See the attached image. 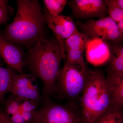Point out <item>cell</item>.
<instances>
[{
  "mask_svg": "<svg viewBox=\"0 0 123 123\" xmlns=\"http://www.w3.org/2000/svg\"><path fill=\"white\" fill-rule=\"evenodd\" d=\"M16 2L17 10L15 17L1 35L13 44L31 47L44 38L46 23L41 6L37 0Z\"/></svg>",
  "mask_w": 123,
  "mask_h": 123,
  "instance_id": "obj_1",
  "label": "cell"
},
{
  "mask_svg": "<svg viewBox=\"0 0 123 123\" xmlns=\"http://www.w3.org/2000/svg\"><path fill=\"white\" fill-rule=\"evenodd\" d=\"M27 64L31 74L41 80L43 96L54 93L55 86L64 59L61 47L56 40L43 38L31 46Z\"/></svg>",
  "mask_w": 123,
  "mask_h": 123,
  "instance_id": "obj_2",
  "label": "cell"
},
{
  "mask_svg": "<svg viewBox=\"0 0 123 123\" xmlns=\"http://www.w3.org/2000/svg\"><path fill=\"white\" fill-rule=\"evenodd\" d=\"M79 101L85 123H94L101 115L111 107L110 90L106 78L101 70H89Z\"/></svg>",
  "mask_w": 123,
  "mask_h": 123,
  "instance_id": "obj_3",
  "label": "cell"
},
{
  "mask_svg": "<svg viewBox=\"0 0 123 123\" xmlns=\"http://www.w3.org/2000/svg\"><path fill=\"white\" fill-rule=\"evenodd\" d=\"M89 70L65 62L59 73L54 93L69 103H76L85 88Z\"/></svg>",
  "mask_w": 123,
  "mask_h": 123,
  "instance_id": "obj_4",
  "label": "cell"
},
{
  "mask_svg": "<svg viewBox=\"0 0 123 123\" xmlns=\"http://www.w3.org/2000/svg\"><path fill=\"white\" fill-rule=\"evenodd\" d=\"M41 103L34 123H85L80 108L76 103L61 104L47 96H43Z\"/></svg>",
  "mask_w": 123,
  "mask_h": 123,
  "instance_id": "obj_5",
  "label": "cell"
},
{
  "mask_svg": "<svg viewBox=\"0 0 123 123\" xmlns=\"http://www.w3.org/2000/svg\"><path fill=\"white\" fill-rule=\"evenodd\" d=\"M78 25L82 32L89 37L101 40L121 43L123 35L117 23L109 16L97 20L89 19L85 23L79 22Z\"/></svg>",
  "mask_w": 123,
  "mask_h": 123,
  "instance_id": "obj_6",
  "label": "cell"
},
{
  "mask_svg": "<svg viewBox=\"0 0 123 123\" xmlns=\"http://www.w3.org/2000/svg\"><path fill=\"white\" fill-rule=\"evenodd\" d=\"M44 20L55 34L60 44L64 59H66L64 49L65 40L79 32L74 21L70 16L63 15L54 16L47 11L43 13Z\"/></svg>",
  "mask_w": 123,
  "mask_h": 123,
  "instance_id": "obj_7",
  "label": "cell"
},
{
  "mask_svg": "<svg viewBox=\"0 0 123 123\" xmlns=\"http://www.w3.org/2000/svg\"><path fill=\"white\" fill-rule=\"evenodd\" d=\"M67 4L73 15L78 19H98L106 17L107 9L102 0H72Z\"/></svg>",
  "mask_w": 123,
  "mask_h": 123,
  "instance_id": "obj_8",
  "label": "cell"
},
{
  "mask_svg": "<svg viewBox=\"0 0 123 123\" xmlns=\"http://www.w3.org/2000/svg\"><path fill=\"white\" fill-rule=\"evenodd\" d=\"M89 40L87 36L79 31L66 39L64 44L66 61L88 69L84 55Z\"/></svg>",
  "mask_w": 123,
  "mask_h": 123,
  "instance_id": "obj_9",
  "label": "cell"
},
{
  "mask_svg": "<svg viewBox=\"0 0 123 123\" xmlns=\"http://www.w3.org/2000/svg\"><path fill=\"white\" fill-rule=\"evenodd\" d=\"M36 78L33 75L28 74L20 77L15 82L11 93L22 99H30L41 103L43 96Z\"/></svg>",
  "mask_w": 123,
  "mask_h": 123,
  "instance_id": "obj_10",
  "label": "cell"
},
{
  "mask_svg": "<svg viewBox=\"0 0 123 123\" xmlns=\"http://www.w3.org/2000/svg\"><path fill=\"white\" fill-rule=\"evenodd\" d=\"M0 55L9 66L20 74H23L24 63L20 49L5 39L0 33Z\"/></svg>",
  "mask_w": 123,
  "mask_h": 123,
  "instance_id": "obj_11",
  "label": "cell"
},
{
  "mask_svg": "<svg viewBox=\"0 0 123 123\" xmlns=\"http://www.w3.org/2000/svg\"><path fill=\"white\" fill-rule=\"evenodd\" d=\"M106 43L110 52L107 74L123 76V46L118 42Z\"/></svg>",
  "mask_w": 123,
  "mask_h": 123,
  "instance_id": "obj_12",
  "label": "cell"
},
{
  "mask_svg": "<svg viewBox=\"0 0 123 123\" xmlns=\"http://www.w3.org/2000/svg\"><path fill=\"white\" fill-rule=\"evenodd\" d=\"M106 78L111 97V107L123 108V76L107 74Z\"/></svg>",
  "mask_w": 123,
  "mask_h": 123,
  "instance_id": "obj_13",
  "label": "cell"
},
{
  "mask_svg": "<svg viewBox=\"0 0 123 123\" xmlns=\"http://www.w3.org/2000/svg\"><path fill=\"white\" fill-rule=\"evenodd\" d=\"M13 70L10 66L5 68L0 64V103L4 102L6 95L12 93L13 87Z\"/></svg>",
  "mask_w": 123,
  "mask_h": 123,
  "instance_id": "obj_14",
  "label": "cell"
},
{
  "mask_svg": "<svg viewBox=\"0 0 123 123\" xmlns=\"http://www.w3.org/2000/svg\"><path fill=\"white\" fill-rule=\"evenodd\" d=\"M94 123H123V108H110L101 115Z\"/></svg>",
  "mask_w": 123,
  "mask_h": 123,
  "instance_id": "obj_15",
  "label": "cell"
},
{
  "mask_svg": "<svg viewBox=\"0 0 123 123\" xmlns=\"http://www.w3.org/2000/svg\"><path fill=\"white\" fill-rule=\"evenodd\" d=\"M22 100V98L12 94L4 101L5 114L9 117L21 112Z\"/></svg>",
  "mask_w": 123,
  "mask_h": 123,
  "instance_id": "obj_16",
  "label": "cell"
},
{
  "mask_svg": "<svg viewBox=\"0 0 123 123\" xmlns=\"http://www.w3.org/2000/svg\"><path fill=\"white\" fill-rule=\"evenodd\" d=\"M104 1L107 8L108 14L112 20L116 23L123 20V9L117 6L115 0H104Z\"/></svg>",
  "mask_w": 123,
  "mask_h": 123,
  "instance_id": "obj_17",
  "label": "cell"
},
{
  "mask_svg": "<svg viewBox=\"0 0 123 123\" xmlns=\"http://www.w3.org/2000/svg\"><path fill=\"white\" fill-rule=\"evenodd\" d=\"M47 11L54 16L60 15L67 4V0H44Z\"/></svg>",
  "mask_w": 123,
  "mask_h": 123,
  "instance_id": "obj_18",
  "label": "cell"
},
{
  "mask_svg": "<svg viewBox=\"0 0 123 123\" xmlns=\"http://www.w3.org/2000/svg\"><path fill=\"white\" fill-rule=\"evenodd\" d=\"M35 113L21 112L7 116L12 123H34Z\"/></svg>",
  "mask_w": 123,
  "mask_h": 123,
  "instance_id": "obj_19",
  "label": "cell"
},
{
  "mask_svg": "<svg viewBox=\"0 0 123 123\" xmlns=\"http://www.w3.org/2000/svg\"><path fill=\"white\" fill-rule=\"evenodd\" d=\"M8 1L0 0V24L6 23L12 12V8L8 4Z\"/></svg>",
  "mask_w": 123,
  "mask_h": 123,
  "instance_id": "obj_20",
  "label": "cell"
},
{
  "mask_svg": "<svg viewBox=\"0 0 123 123\" xmlns=\"http://www.w3.org/2000/svg\"><path fill=\"white\" fill-rule=\"evenodd\" d=\"M40 104L33 100L22 99L21 103V112H36L39 109Z\"/></svg>",
  "mask_w": 123,
  "mask_h": 123,
  "instance_id": "obj_21",
  "label": "cell"
},
{
  "mask_svg": "<svg viewBox=\"0 0 123 123\" xmlns=\"http://www.w3.org/2000/svg\"><path fill=\"white\" fill-rule=\"evenodd\" d=\"M0 123H12L4 111H0Z\"/></svg>",
  "mask_w": 123,
  "mask_h": 123,
  "instance_id": "obj_22",
  "label": "cell"
},
{
  "mask_svg": "<svg viewBox=\"0 0 123 123\" xmlns=\"http://www.w3.org/2000/svg\"><path fill=\"white\" fill-rule=\"evenodd\" d=\"M117 26L121 34L123 35V20L117 23Z\"/></svg>",
  "mask_w": 123,
  "mask_h": 123,
  "instance_id": "obj_23",
  "label": "cell"
},
{
  "mask_svg": "<svg viewBox=\"0 0 123 123\" xmlns=\"http://www.w3.org/2000/svg\"><path fill=\"white\" fill-rule=\"evenodd\" d=\"M117 5L120 8L123 9V0H115Z\"/></svg>",
  "mask_w": 123,
  "mask_h": 123,
  "instance_id": "obj_24",
  "label": "cell"
}]
</instances>
